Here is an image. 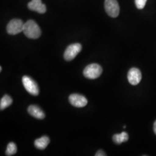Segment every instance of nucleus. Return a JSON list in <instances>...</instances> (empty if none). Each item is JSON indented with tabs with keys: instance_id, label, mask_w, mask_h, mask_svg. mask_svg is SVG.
Instances as JSON below:
<instances>
[{
	"instance_id": "4468645a",
	"label": "nucleus",
	"mask_w": 156,
	"mask_h": 156,
	"mask_svg": "<svg viewBox=\"0 0 156 156\" xmlns=\"http://www.w3.org/2000/svg\"><path fill=\"white\" fill-rule=\"evenodd\" d=\"M17 152V146L13 142H10L7 146L6 151V155L10 156L14 155Z\"/></svg>"
},
{
	"instance_id": "f3484780",
	"label": "nucleus",
	"mask_w": 156,
	"mask_h": 156,
	"mask_svg": "<svg viewBox=\"0 0 156 156\" xmlns=\"http://www.w3.org/2000/svg\"><path fill=\"white\" fill-rule=\"evenodd\" d=\"M153 129H154V132L156 135V121L154 123V126H153Z\"/></svg>"
},
{
	"instance_id": "ddd939ff",
	"label": "nucleus",
	"mask_w": 156,
	"mask_h": 156,
	"mask_svg": "<svg viewBox=\"0 0 156 156\" xmlns=\"http://www.w3.org/2000/svg\"><path fill=\"white\" fill-rule=\"evenodd\" d=\"M12 99L11 97L8 95H5L1 100L0 102V109L3 110L7 107L10 106L12 104Z\"/></svg>"
},
{
	"instance_id": "7ed1b4c3",
	"label": "nucleus",
	"mask_w": 156,
	"mask_h": 156,
	"mask_svg": "<svg viewBox=\"0 0 156 156\" xmlns=\"http://www.w3.org/2000/svg\"><path fill=\"white\" fill-rule=\"evenodd\" d=\"M23 86L30 94L33 95L39 94V89L38 84L31 78L28 76H24L22 78Z\"/></svg>"
},
{
	"instance_id": "6e6552de",
	"label": "nucleus",
	"mask_w": 156,
	"mask_h": 156,
	"mask_svg": "<svg viewBox=\"0 0 156 156\" xmlns=\"http://www.w3.org/2000/svg\"><path fill=\"white\" fill-rule=\"evenodd\" d=\"M129 83L132 85H137L142 79V73L140 69L136 68H132L128 71L127 75Z\"/></svg>"
},
{
	"instance_id": "1a4fd4ad",
	"label": "nucleus",
	"mask_w": 156,
	"mask_h": 156,
	"mask_svg": "<svg viewBox=\"0 0 156 156\" xmlns=\"http://www.w3.org/2000/svg\"><path fill=\"white\" fill-rule=\"evenodd\" d=\"M28 9L31 11L44 13L46 11V7L41 0H31L28 4Z\"/></svg>"
},
{
	"instance_id": "423d86ee",
	"label": "nucleus",
	"mask_w": 156,
	"mask_h": 156,
	"mask_svg": "<svg viewBox=\"0 0 156 156\" xmlns=\"http://www.w3.org/2000/svg\"><path fill=\"white\" fill-rule=\"evenodd\" d=\"M82 50V45L76 43L68 46L64 54V57L66 61H71Z\"/></svg>"
},
{
	"instance_id": "dca6fc26",
	"label": "nucleus",
	"mask_w": 156,
	"mask_h": 156,
	"mask_svg": "<svg viewBox=\"0 0 156 156\" xmlns=\"http://www.w3.org/2000/svg\"><path fill=\"white\" fill-rule=\"evenodd\" d=\"M106 154L102 150H100L98 151L96 154H95V156H106Z\"/></svg>"
},
{
	"instance_id": "20e7f679",
	"label": "nucleus",
	"mask_w": 156,
	"mask_h": 156,
	"mask_svg": "<svg viewBox=\"0 0 156 156\" xmlns=\"http://www.w3.org/2000/svg\"><path fill=\"white\" fill-rule=\"evenodd\" d=\"M105 9L107 14L112 17H116L120 12V7L117 0H105Z\"/></svg>"
},
{
	"instance_id": "0eeeda50",
	"label": "nucleus",
	"mask_w": 156,
	"mask_h": 156,
	"mask_svg": "<svg viewBox=\"0 0 156 156\" xmlns=\"http://www.w3.org/2000/svg\"><path fill=\"white\" fill-rule=\"evenodd\" d=\"M69 101L71 104L76 108H83L87 104V100L82 95L73 94L69 97Z\"/></svg>"
},
{
	"instance_id": "39448f33",
	"label": "nucleus",
	"mask_w": 156,
	"mask_h": 156,
	"mask_svg": "<svg viewBox=\"0 0 156 156\" xmlns=\"http://www.w3.org/2000/svg\"><path fill=\"white\" fill-rule=\"evenodd\" d=\"M24 23L20 19H12L7 25L6 31L10 35H16L23 32Z\"/></svg>"
},
{
	"instance_id": "2eb2a0df",
	"label": "nucleus",
	"mask_w": 156,
	"mask_h": 156,
	"mask_svg": "<svg viewBox=\"0 0 156 156\" xmlns=\"http://www.w3.org/2000/svg\"><path fill=\"white\" fill-rule=\"evenodd\" d=\"M146 2L147 0H135V5L139 9H142L143 8H144Z\"/></svg>"
},
{
	"instance_id": "9b49d317",
	"label": "nucleus",
	"mask_w": 156,
	"mask_h": 156,
	"mask_svg": "<svg viewBox=\"0 0 156 156\" xmlns=\"http://www.w3.org/2000/svg\"><path fill=\"white\" fill-rule=\"evenodd\" d=\"M50 143L49 138L47 136H43L35 140L34 142L35 146L40 150H44L48 146Z\"/></svg>"
},
{
	"instance_id": "f257e3e1",
	"label": "nucleus",
	"mask_w": 156,
	"mask_h": 156,
	"mask_svg": "<svg viewBox=\"0 0 156 156\" xmlns=\"http://www.w3.org/2000/svg\"><path fill=\"white\" fill-rule=\"evenodd\" d=\"M23 32L27 38L30 39H37L41 34L39 26L33 20H29L24 23Z\"/></svg>"
},
{
	"instance_id": "f03ea898",
	"label": "nucleus",
	"mask_w": 156,
	"mask_h": 156,
	"mask_svg": "<svg viewBox=\"0 0 156 156\" xmlns=\"http://www.w3.org/2000/svg\"><path fill=\"white\" fill-rule=\"evenodd\" d=\"M102 73V68L97 64H91L87 66L83 71L84 76L90 79H95L100 77Z\"/></svg>"
},
{
	"instance_id": "a211bd4d",
	"label": "nucleus",
	"mask_w": 156,
	"mask_h": 156,
	"mask_svg": "<svg viewBox=\"0 0 156 156\" xmlns=\"http://www.w3.org/2000/svg\"><path fill=\"white\" fill-rule=\"evenodd\" d=\"M1 71H2V67H0V71L1 72Z\"/></svg>"
},
{
	"instance_id": "9d476101",
	"label": "nucleus",
	"mask_w": 156,
	"mask_h": 156,
	"mask_svg": "<svg viewBox=\"0 0 156 156\" xmlns=\"http://www.w3.org/2000/svg\"><path fill=\"white\" fill-rule=\"evenodd\" d=\"M28 112L30 115L38 119H43L45 118V115L44 111L37 105H32L28 108Z\"/></svg>"
},
{
	"instance_id": "f8f14e48",
	"label": "nucleus",
	"mask_w": 156,
	"mask_h": 156,
	"mask_svg": "<svg viewBox=\"0 0 156 156\" xmlns=\"http://www.w3.org/2000/svg\"><path fill=\"white\" fill-rule=\"evenodd\" d=\"M128 140V135L126 132L123 131L121 134H117L113 136V142L117 145L127 142Z\"/></svg>"
}]
</instances>
